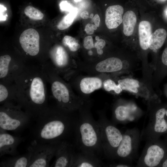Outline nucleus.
Returning a JSON list of instances; mask_svg holds the SVG:
<instances>
[{"mask_svg": "<svg viewBox=\"0 0 167 167\" xmlns=\"http://www.w3.org/2000/svg\"><path fill=\"white\" fill-rule=\"evenodd\" d=\"M14 83V101L36 120L49 106L48 82L41 65H26Z\"/></svg>", "mask_w": 167, "mask_h": 167, "instance_id": "1", "label": "nucleus"}, {"mask_svg": "<svg viewBox=\"0 0 167 167\" xmlns=\"http://www.w3.org/2000/svg\"><path fill=\"white\" fill-rule=\"evenodd\" d=\"M71 113L55 106H49L36 120L32 131L34 140L40 143L51 144L66 140L74 131L77 119Z\"/></svg>", "mask_w": 167, "mask_h": 167, "instance_id": "2", "label": "nucleus"}, {"mask_svg": "<svg viewBox=\"0 0 167 167\" xmlns=\"http://www.w3.org/2000/svg\"><path fill=\"white\" fill-rule=\"evenodd\" d=\"M80 109L74 131L77 146L81 151L98 156L103 152L99 124L88 110Z\"/></svg>", "mask_w": 167, "mask_h": 167, "instance_id": "3", "label": "nucleus"}, {"mask_svg": "<svg viewBox=\"0 0 167 167\" xmlns=\"http://www.w3.org/2000/svg\"><path fill=\"white\" fill-rule=\"evenodd\" d=\"M41 66L50 86L51 96L56 102L54 106L70 112L82 107V101L72 95L67 84L61 79L58 73L51 66L46 62Z\"/></svg>", "mask_w": 167, "mask_h": 167, "instance_id": "4", "label": "nucleus"}, {"mask_svg": "<svg viewBox=\"0 0 167 167\" xmlns=\"http://www.w3.org/2000/svg\"><path fill=\"white\" fill-rule=\"evenodd\" d=\"M31 118L14 101L5 102L0 107V129L13 132L20 131L29 124Z\"/></svg>", "mask_w": 167, "mask_h": 167, "instance_id": "5", "label": "nucleus"}, {"mask_svg": "<svg viewBox=\"0 0 167 167\" xmlns=\"http://www.w3.org/2000/svg\"><path fill=\"white\" fill-rule=\"evenodd\" d=\"M97 121L101 132L103 152L108 157H114L123 137L120 131L108 121L105 115L99 113Z\"/></svg>", "mask_w": 167, "mask_h": 167, "instance_id": "6", "label": "nucleus"}, {"mask_svg": "<svg viewBox=\"0 0 167 167\" xmlns=\"http://www.w3.org/2000/svg\"><path fill=\"white\" fill-rule=\"evenodd\" d=\"M59 143H42L34 139L27 148L30 154L28 167H49L50 162L55 156Z\"/></svg>", "mask_w": 167, "mask_h": 167, "instance_id": "7", "label": "nucleus"}, {"mask_svg": "<svg viewBox=\"0 0 167 167\" xmlns=\"http://www.w3.org/2000/svg\"><path fill=\"white\" fill-rule=\"evenodd\" d=\"M21 60L15 59L9 54L0 56V81L14 82L26 66Z\"/></svg>", "mask_w": 167, "mask_h": 167, "instance_id": "8", "label": "nucleus"}, {"mask_svg": "<svg viewBox=\"0 0 167 167\" xmlns=\"http://www.w3.org/2000/svg\"><path fill=\"white\" fill-rule=\"evenodd\" d=\"M136 66L128 60H122L117 57H111L98 62L95 66V69L100 73L120 72L128 74L135 69Z\"/></svg>", "mask_w": 167, "mask_h": 167, "instance_id": "9", "label": "nucleus"}, {"mask_svg": "<svg viewBox=\"0 0 167 167\" xmlns=\"http://www.w3.org/2000/svg\"><path fill=\"white\" fill-rule=\"evenodd\" d=\"M118 84L123 90L136 96L147 99L152 98L158 96L153 95L142 80H139L130 76L119 79Z\"/></svg>", "mask_w": 167, "mask_h": 167, "instance_id": "10", "label": "nucleus"}, {"mask_svg": "<svg viewBox=\"0 0 167 167\" xmlns=\"http://www.w3.org/2000/svg\"><path fill=\"white\" fill-rule=\"evenodd\" d=\"M40 36L38 32L33 28H28L23 32L19 38L21 47L26 54L34 57L40 51Z\"/></svg>", "mask_w": 167, "mask_h": 167, "instance_id": "11", "label": "nucleus"}, {"mask_svg": "<svg viewBox=\"0 0 167 167\" xmlns=\"http://www.w3.org/2000/svg\"><path fill=\"white\" fill-rule=\"evenodd\" d=\"M51 63H49L59 73L64 72L69 67L68 55L62 46L57 45L51 47L48 52Z\"/></svg>", "mask_w": 167, "mask_h": 167, "instance_id": "12", "label": "nucleus"}, {"mask_svg": "<svg viewBox=\"0 0 167 167\" xmlns=\"http://www.w3.org/2000/svg\"><path fill=\"white\" fill-rule=\"evenodd\" d=\"M0 131V156L5 155L13 156L19 155L17 147L23 139L11 135L1 129Z\"/></svg>", "mask_w": 167, "mask_h": 167, "instance_id": "13", "label": "nucleus"}, {"mask_svg": "<svg viewBox=\"0 0 167 167\" xmlns=\"http://www.w3.org/2000/svg\"><path fill=\"white\" fill-rule=\"evenodd\" d=\"M75 151L73 146L66 140L60 142L56 152L55 159L51 167H70Z\"/></svg>", "mask_w": 167, "mask_h": 167, "instance_id": "14", "label": "nucleus"}, {"mask_svg": "<svg viewBox=\"0 0 167 167\" xmlns=\"http://www.w3.org/2000/svg\"><path fill=\"white\" fill-rule=\"evenodd\" d=\"M104 165L98 156L95 154L81 151L74 153L70 167H97Z\"/></svg>", "mask_w": 167, "mask_h": 167, "instance_id": "15", "label": "nucleus"}, {"mask_svg": "<svg viewBox=\"0 0 167 167\" xmlns=\"http://www.w3.org/2000/svg\"><path fill=\"white\" fill-rule=\"evenodd\" d=\"M137 109V106L133 103L119 101L113 108V119L117 122H123L128 118H130L131 121L134 118L131 116V115L136 112Z\"/></svg>", "mask_w": 167, "mask_h": 167, "instance_id": "16", "label": "nucleus"}, {"mask_svg": "<svg viewBox=\"0 0 167 167\" xmlns=\"http://www.w3.org/2000/svg\"><path fill=\"white\" fill-rule=\"evenodd\" d=\"M123 11V7L119 5L111 6L107 8L105 11V23L108 28H116L122 23Z\"/></svg>", "mask_w": 167, "mask_h": 167, "instance_id": "17", "label": "nucleus"}, {"mask_svg": "<svg viewBox=\"0 0 167 167\" xmlns=\"http://www.w3.org/2000/svg\"><path fill=\"white\" fill-rule=\"evenodd\" d=\"M167 75V47L164 50L160 61L157 62L152 77L153 87L159 90V85Z\"/></svg>", "mask_w": 167, "mask_h": 167, "instance_id": "18", "label": "nucleus"}, {"mask_svg": "<svg viewBox=\"0 0 167 167\" xmlns=\"http://www.w3.org/2000/svg\"><path fill=\"white\" fill-rule=\"evenodd\" d=\"M165 154L164 149L156 144H152L148 148L143 158L146 165L149 167L156 166L160 163Z\"/></svg>", "mask_w": 167, "mask_h": 167, "instance_id": "19", "label": "nucleus"}, {"mask_svg": "<svg viewBox=\"0 0 167 167\" xmlns=\"http://www.w3.org/2000/svg\"><path fill=\"white\" fill-rule=\"evenodd\" d=\"M30 154L28 152L24 154L17 155L2 161L0 167H28Z\"/></svg>", "mask_w": 167, "mask_h": 167, "instance_id": "20", "label": "nucleus"}, {"mask_svg": "<svg viewBox=\"0 0 167 167\" xmlns=\"http://www.w3.org/2000/svg\"><path fill=\"white\" fill-rule=\"evenodd\" d=\"M167 36L166 30L163 28L156 29L151 35L148 40L149 48L156 53L163 45Z\"/></svg>", "mask_w": 167, "mask_h": 167, "instance_id": "21", "label": "nucleus"}, {"mask_svg": "<svg viewBox=\"0 0 167 167\" xmlns=\"http://www.w3.org/2000/svg\"><path fill=\"white\" fill-rule=\"evenodd\" d=\"M152 27L149 22L147 21L140 22L139 26V34L140 46L144 51L149 48V39L152 34Z\"/></svg>", "mask_w": 167, "mask_h": 167, "instance_id": "22", "label": "nucleus"}, {"mask_svg": "<svg viewBox=\"0 0 167 167\" xmlns=\"http://www.w3.org/2000/svg\"><path fill=\"white\" fill-rule=\"evenodd\" d=\"M102 80L96 77H86L80 81L79 86L82 92L85 94H89L101 88Z\"/></svg>", "mask_w": 167, "mask_h": 167, "instance_id": "23", "label": "nucleus"}, {"mask_svg": "<svg viewBox=\"0 0 167 167\" xmlns=\"http://www.w3.org/2000/svg\"><path fill=\"white\" fill-rule=\"evenodd\" d=\"M15 93L14 82L0 81V103L1 105L7 102L14 101Z\"/></svg>", "mask_w": 167, "mask_h": 167, "instance_id": "24", "label": "nucleus"}, {"mask_svg": "<svg viewBox=\"0 0 167 167\" xmlns=\"http://www.w3.org/2000/svg\"><path fill=\"white\" fill-rule=\"evenodd\" d=\"M132 148V141L131 137L127 134L123 135L122 139L118 147L114 157L123 158L127 156L131 153Z\"/></svg>", "mask_w": 167, "mask_h": 167, "instance_id": "25", "label": "nucleus"}, {"mask_svg": "<svg viewBox=\"0 0 167 167\" xmlns=\"http://www.w3.org/2000/svg\"><path fill=\"white\" fill-rule=\"evenodd\" d=\"M165 110L166 105H159L155 110L154 129L156 133H162L166 131V123L164 118Z\"/></svg>", "mask_w": 167, "mask_h": 167, "instance_id": "26", "label": "nucleus"}, {"mask_svg": "<svg viewBox=\"0 0 167 167\" xmlns=\"http://www.w3.org/2000/svg\"><path fill=\"white\" fill-rule=\"evenodd\" d=\"M136 21V15L132 11H127L124 14L122 23L123 32L125 35L129 36L132 34Z\"/></svg>", "mask_w": 167, "mask_h": 167, "instance_id": "27", "label": "nucleus"}, {"mask_svg": "<svg viewBox=\"0 0 167 167\" xmlns=\"http://www.w3.org/2000/svg\"><path fill=\"white\" fill-rule=\"evenodd\" d=\"M77 9L72 8L69 13L63 17L57 25L58 29L63 30L68 28L73 23L77 14Z\"/></svg>", "mask_w": 167, "mask_h": 167, "instance_id": "28", "label": "nucleus"}, {"mask_svg": "<svg viewBox=\"0 0 167 167\" xmlns=\"http://www.w3.org/2000/svg\"><path fill=\"white\" fill-rule=\"evenodd\" d=\"M24 13L30 19L34 20H41L44 17L43 14L40 11L30 6L25 8Z\"/></svg>", "mask_w": 167, "mask_h": 167, "instance_id": "29", "label": "nucleus"}, {"mask_svg": "<svg viewBox=\"0 0 167 167\" xmlns=\"http://www.w3.org/2000/svg\"><path fill=\"white\" fill-rule=\"evenodd\" d=\"M62 42L64 46L68 47L72 52L78 50L80 47L78 40L69 36H65L62 39Z\"/></svg>", "mask_w": 167, "mask_h": 167, "instance_id": "30", "label": "nucleus"}, {"mask_svg": "<svg viewBox=\"0 0 167 167\" xmlns=\"http://www.w3.org/2000/svg\"><path fill=\"white\" fill-rule=\"evenodd\" d=\"M103 86L105 90L108 92L113 91L116 94H119L122 91V89L118 84L111 79H107L103 83Z\"/></svg>", "mask_w": 167, "mask_h": 167, "instance_id": "31", "label": "nucleus"}, {"mask_svg": "<svg viewBox=\"0 0 167 167\" xmlns=\"http://www.w3.org/2000/svg\"><path fill=\"white\" fill-rule=\"evenodd\" d=\"M106 43L104 40L101 39L98 41L94 44V47L96 48L97 54L99 55H101L103 53L102 49L105 45Z\"/></svg>", "mask_w": 167, "mask_h": 167, "instance_id": "32", "label": "nucleus"}, {"mask_svg": "<svg viewBox=\"0 0 167 167\" xmlns=\"http://www.w3.org/2000/svg\"><path fill=\"white\" fill-rule=\"evenodd\" d=\"M83 45L84 48L87 49H90L94 47V45L91 36H89L85 37L84 40Z\"/></svg>", "mask_w": 167, "mask_h": 167, "instance_id": "33", "label": "nucleus"}, {"mask_svg": "<svg viewBox=\"0 0 167 167\" xmlns=\"http://www.w3.org/2000/svg\"><path fill=\"white\" fill-rule=\"evenodd\" d=\"M61 9L64 11H70L72 8L71 5L66 1H63L60 4Z\"/></svg>", "mask_w": 167, "mask_h": 167, "instance_id": "34", "label": "nucleus"}, {"mask_svg": "<svg viewBox=\"0 0 167 167\" xmlns=\"http://www.w3.org/2000/svg\"><path fill=\"white\" fill-rule=\"evenodd\" d=\"M94 30L93 27V24H88L85 27V31L88 34L91 35L92 34L94 33Z\"/></svg>", "mask_w": 167, "mask_h": 167, "instance_id": "35", "label": "nucleus"}, {"mask_svg": "<svg viewBox=\"0 0 167 167\" xmlns=\"http://www.w3.org/2000/svg\"><path fill=\"white\" fill-rule=\"evenodd\" d=\"M92 21L94 22L95 25L97 27L99 26L100 18L97 14H96L93 18L92 19Z\"/></svg>", "mask_w": 167, "mask_h": 167, "instance_id": "36", "label": "nucleus"}, {"mask_svg": "<svg viewBox=\"0 0 167 167\" xmlns=\"http://www.w3.org/2000/svg\"><path fill=\"white\" fill-rule=\"evenodd\" d=\"M6 10V8L3 6L0 5V20H5L6 19L3 15L4 11Z\"/></svg>", "mask_w": 167, "mask_h": 167, "instance_id": "37", "label": "nucleus"}, {"mask_svg": "<svg viewBox=\"0 0 167 167\" xmlns=\"http://www.w3.org/2000/svg\"><path fill=\"white\" fill-rule=\"evenodd\" d=\"M80 16L83 19H87L89 18V13L86 11L82 12Z\"/></svg>", "mask_w": 167, "mask_h": 167, "instance_id": "38", "label": "nucleus"}, {"mask_svg": "<svg viewBox=\"0 0 167 167\" xmlns=\"http://www.w3.org/2000/svg\"><path fill=\"white\" fill-rule=\"evenodd\" d=\"M113 166L116 167H129L128 165H125L119 163L117 165H112Z\"/></svg>", "mask_w": 167, "mask_h": 167, "instance_id": "39", "label": "nucleus"}, {"mask_svg": "<svg viewBox=\"0 0 167 167\" xmlns=\"http://www.w3.org/2000/svg\"><path fill=\"white\" fill-rule=\"evenodd\" d=\"M164 92L165 96L167 97V83L165 86Z\"/></svg>", "mask_w": 167, "mask_h": 167, "instance_id": "40", "label": "nucleus"}, {"mask_svg": "<svg viewBox=\"0 0 167 167\" xmlns=\"http://www.w3.org/2000/svg\"><path fill=\"white\" fill-rule=\"evenodd\" d=\"M162 166L163 167H167V159L162 164Z\"/></svg>", "mask_w": 167, "mask_h": 167, "instance_id": "41", "label": "nucleus"}, {"mask_svg": "<svg viewBox=\"0 0 167 167\" xmlns=\"http://www.w3.org/2000/svg\"><path fill=\"white\" fill-rule=\"evenodd\" d=\"M164 14L165 17L167 18V7L165 9L164 11Z\"/></svg>", "mask_w": 167, "mask_h": 167, "instance_id": "42", "label": "nucleus"}, {"mask_svg": "<svg viewBox=\"0 0 167 167\" xmlns=\"http://www.w3.org/2000/svg\"><path fill=\"white\" fill-rule=\"evenodd\" d=\"M93 17V13H91L90 15L89 16V18L90 19H92Z\"/></svg>", "mask_w": 167, "mask_h": 167, "instance_id": "43", "label": "nucleus"}, {"mask_svg": "<svg viewBox=\"0 0 167 167\" xmlns=\"http://www.w3.org/2000/svg\"><path fill=\"white\" fill-rule=\"evenodd\" d=\"M93 29L94 30H96L97 28V27L95 25L93 24Z\"/></svg>", "mask_w": 167, "mask_h": 167, "instance_id": "44", "label": "nucleus"}, {"mask_svg": "<svg viewBox=\"0 0 167 167\" xmlns=\"http://www.w3.org/2000/svg\"><path fill=\"white\" fill-rule=\"evenodd\" d=\"M100 39L99 37L98 36H96L95 37V39L96 41Z\"/></svg>", "mask_w": 167, "mask_h": 167, "instance_id": "45", "label": "nucleus"}, {"mask_svg": "<svg viewBox=\"0 0 167 167\" xmlns=\"http://www.w3.org/2000/svg\"><path fill=\"white\" fill-rule=\"evenodd\" d=\"M92 54V51H89L88 52V54L90 55H91Z\"/></svg>", "mask_w": 167, "mask_h": 167, "instance_id": "46", "label": "nucleus"}, {"mask_svg": "<svg viewBox=\"0 0 167 167\" xmlns=\"http://www.w3.org/2000/svg\"><path fill=\"white\" fill-rule=\"evenodd\" d=\"M76 2H79L81 1V0H74Z\"/></svg>", "mask_w": 167, "mask_h": 167, "instance_id": "47", "label": "nucleus"}, {"mask_svg": "<svg viewBox=\"0 0 167 167\" xmlns=\"http://www.w3.org/2000/svg\"></svg>", "mask_w": 167, "mask_h": 167, "instance_id": "48", "label": "nucleus"}]
</instances>
